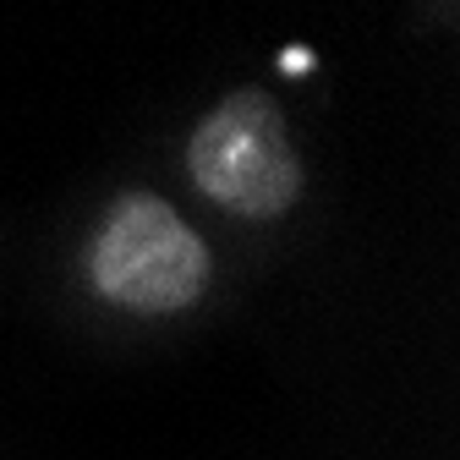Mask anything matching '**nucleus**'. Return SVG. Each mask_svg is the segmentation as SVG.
Listing matches in <instances>:
<instances>
[{
    "label": "nucleus",
    "mask_w": 460,
    "mask_h": 460,
    "mask_svg": "<svg viewBox=\"0 0 460 460\" xmlns=\"http://www.w3.org/2000/svg\"><path fill=\"white\" fill-rule=\"evenodd\" d=\"M88 274L104 302L143 318H164L208 291L214 258L203 236L159 192H121L93 230Z\"/></svg>",
    "instance_id": "1"
},
{
    "label": "nucleus",
    "mask_w": 460,
    "mask_h": 460,
    "mask_svg": "<svg viewBox=\"0 0 460 460\" xmlns=\"http://www.w3.org/2000/svg\"><path fill=\"white\" fill-rule=\"evenodd\" d=\"M187 170L203 198H214L236 219H279L291 214L307 170L296 154V137L269 93L236 88L225 93L187 143Z\"/></svg>",
    "instance_id": "2"
},
{
    "label": "nucleus",
    "mask_w": 460,
    "mask_h": 460,
    "mask_svg": "<svg viewBox=\"0 0 460 460\" xmlns=\"http://www.w3.org/2000/svg\"><path fill=\"white\" fill-rule=\"evenodd\" d=\"M307 66H313L307 49H291V55H285V72H307Z\"/></svg>",
    "instance_id": "3"
}]
</instances>
